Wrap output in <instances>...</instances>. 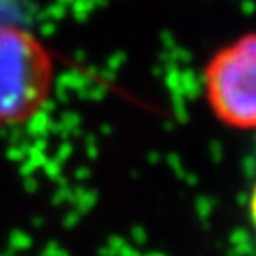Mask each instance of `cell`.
<instances>
[{"label":"cell","instance_id":"obj_1","mask_svg":"<svg viewBox=\"0 0 256 256\" xmlns=\"http://www.w3.org/2000/svg\"><path fill=\"white\" fill-rule=\"evenodd\" d=\"M54 84V59L42 40L19 25L0 21V126L30 120Z\"/></svg>","mask_w":256,"mask_h":256},{"label":"cell","instance_id":"obj_2","mask_svg":"<svg viewBox=\"0 0 256 256\" xmlns=\"http://www.w3.org/2000/svg\"><path fill=\"white\" fill-rule=\"evenodd\" d=\"M205 97L218 122L232 129H256V32L220 48L205 66Z\"/></svg>","mask_w":256,"mask_h":256},{"label":"cell","instance_id":"obj_3","mask_svg":"<svg viewBox=\"0 0 256 256\" xmlns=\"http://www.w3.org/2000/svg\"><path fill=\"white\" fill-rule=\"evenodd\" d=\"M248 209H250L252 226H254V230H256V184H254V188H252V196H250V205H248Z\"/></svg>","mask_w":256,"mask_h":256},{"label":"cell","instance_id":"obj_4","mask_svg":"<svg viewBox=\"0 0 256 256\" xmlns=\"http://www.w3.org/2000/svg\"><path fill=\"white\" fill-rule=\"evenodd\" d=\"M2 2H4V0H0V4H2Z\"/></svg>","mask_w":256,"mask_h":256}]
</instances>
